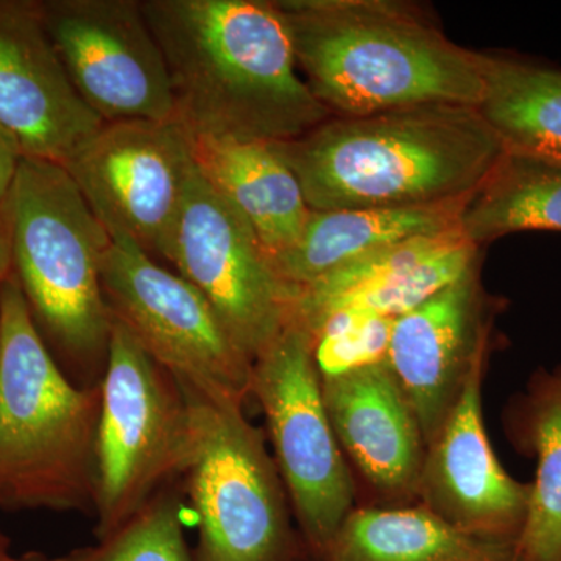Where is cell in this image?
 <instances>
[{
  "mask_svg": "<svg viewBox=\"0 0 561 561\" xmlns=\"http://www.w3.org/2000/svg\"><path fill=\"white\" fill-rule=\"evenodd\" d=\"M187 131L289 142L332 113L298 72L287 22L271 0H140Z\"/></svg>",
  "mask_w": 561,
  "mask_h": 561,
  "instance_id": "6da1fadb",
  "label": "cell"
},
{
  "mask_svg": "<svg viewBox=\"0 0 561 561\" xmlns=\"http://www.w3.org/2000/svg\"><path fill=\"white\" fill-rule=\"evenodd\" d=\"M311 210L423 208L468 197L504 146L478 106L430 103L331 117L272 144Z\"/></svg>",
  "mask_w": 561,
  "mask_h": 561,
  "instance_id": "7a4b0ae2",
  "label": "cell"
},
{
  "mask_svg": "<svg viewBox=\"0 0 561 561\" xmlns=\"http://www.w3.org/2000/svg\"><path fill=\"white\" fill-rule=\"evenodd\" d=\"M298 69L332 116L408 106H478L482 54L465 49L411 3L275 0Z\"/></svg>",
  "mask_w": 561,
  "mask_h": 561,
  "instance_id": "3957f363",
  "label": "cell"
},
{
  "mask_svg": "<svg viewBox=\"0 0 561 561\" xmlns=\"http://www.w3.org/2000/svg\"><path fill=\"white\" fill-rule=\"evenodd\" d=\"M101 386L72 381L13 271L0 284V511L94 512Z\"/></svg>",
  "mask_w": 561,
  "mask_h": 561,
  "instance_id": "277c9868",
  "label": "cell"
},
{
  "mask_svg": "<svg viewBox=\"0 0 561 561\" xmlns=\"http://www.w3.org/2000/svg\"><path fill=\"white\" fill-rule=\"evenodd\" d=\"M3 227L11 271L51 356L79 386H101L111 334L101 283L108 231L62 165L25 157Z\"/></svg>",
  "mask_w": 561,
  "mask_h": 561,
  "instance_id": "5b68a950",
  "label": "cell"
},
{
  "mask_svg": "<svg viewBox=\"0 0 561 561\" xmlns=\"http://www.w3.org/2000/svg\"><path fill=\"white\" fill-rule=\"evenodd\" d=\"M190 402L191 448L184 485L197 515L194 561H312L291 523V505L260 427L241 402Z\"/></svg>",
  "mask_w": 561,
  "mask_h": 561,
  "instance_id": "8992f818",
  "label": "cell"
},
{
  "mask_svg": "<svg viewBox=\"0 0 561 561\" xmlns=\"http://www.w3.org/2000/svg\"><path fill=\"white\" fill-rule=\"evenodd\" d=\"M190 448V402L179 381L111 319L95 442L98 540L183 476Z\"/></svg>",
  "mask_w": 561,
  "mask_h": 561,
  "instance_id": "52a82bcc",
  "label": "cell"
},
{
  "mask_svg": "<svg viewBox=\"0 0 561 561\" xmlns=\"http://www.w3.org/2000/svg\"><path fill=\"white\" fill-rule=\"evenodd\" d=\"M250 397L267 420L298 531L319 561L356 507L357 490L324 409L311 332L291 313L253 362Z\"/></svg>",
  "mask_w": 561,
  "mask_h": 561,
  "instance_id": "ba28073f",
  "label": "cell"
},
{
  "mask_svg": "<svg viewBox=\"0 0 561 561\" xmlns=\"http://www.w3.org/2000/svg\"><path fill=\"white\" fill-rule=\"evenodd\" d=\"M110 238L101 283L111 319L184 389L210 401L245 404L253 362L231 341L205 297L127 236Z\"/></svg>",
  "mask_w": 561,
  "mask_h": 561,
  "instance_id": "9c48e42d",
  "label": "cell"
},
{
  "mask_svg": "<svg viewBox=\"0 0 561 561\" xmlns=\"http://www.w3.org/2000/svg\"><path fill=\"white\" fill-rule=\"evenodd\" d=\"M165 261L209 302L251 362L284 330L297 287L276 275L260 239L194 162Z\"/></svg>",
  "mask_w": 561,
  "mask_h": 561,
  "instance_id": "30bf717a",
  "label": "cell"
},
{
  "mask_svg": "<svg viewBox=\"0 0 561 561\" xmlns=\"http://www.w3.org/2000/svg\"><path fill=\"white\" fill-rule=\"evenodd\" d=\"M62 168L110 236L165 260L194 169L180 122H108Z\"/></svg>",
  "mask_w": 561,
  "mask_h": 561,
  "instance_id": "8fae6325",
  "label": "cell"
},
{
  "mask_svg": "<svg viewBox=\"0 0 561 561\" xmlns=\"http://www.w3.org/2000/svg\"><path fill=\"white\" fill-rule=\"evenodd\" d=\"M39 5L70 83L105 124L176 121L171 76L140 0H43Z\"/></svg>",
  "mask_w": 561,
  "mask_h": 561,
  "instance_id": "7c38bea8",
  "label": "cell"
},
{
  "mask_svg": "<svg viewBox=\"0 0 561 561\" xmlns=\"http://www.w3.org/2000/svg\"><path fill=\"white\" fill-rule=\"evenodd\" d=\"M482 257L419 308L393 320L387 365L430 443L476 368L489 365L502 308L482 283Z\"/></svg>",
  "mask_w": 561,
  "mask_h": 561,
  "instance_id": "4fadbf2b",
  "label": "cell"
},
{
  "mask_svg": "<svg viewBox=\"0 0 561 561\" xmlns=\"http://www.w3.org/2000/svg\"><path fill=\"white\" fill-rule=\"evenodd\" d=\"M486 365L476 368L440 430L426 446L419 504L481 540L518 546L530 482L513 479L497 460L482 412Z\"/></svg>",
  "mask_w": 561,
  "mask_h": 561,
  "instance_id": "5bb4252c",
  "label": "cell"
},
{
  "mask_svg": "<svg viewBox=\"0 0 561 561\" xmlns=\"http://www.w3.org/2000/svg\"><path fill=\"white\" fill-rule=\"evenodd\" d=\"M105 124L70 83L36 0H0V127L22 157L66 165Z\"/></svg>",
  "mask_w": 561,
  "mask_h": 561,
  "instance_id": "9a60e30c",
  "label": "cell"
},
{
  "mask_svg": "<svg viewBox=\"0 0 561 561\" xmlns=\"http://www.w3.org/2000/svg\"><path fill=\"white\" fill-rule=\"evenodd\" d=\"M321 397L359 507L419 504L426 442L387 360L321 378Z\"/></svg>",
  "mask_w": 561,
  "mask_h": 561,
  "instance_id": "2e32d148",
  "label": "cell"
},
{
  "mask_svg": "<svg viewBox=\"0 0 561 561\" xmlns=\"http://www.w3.org/2000/svg\"><path fill=\"white\" fill-rule=\"evenodd\" d=\"M190 133L203 179L249 221L268 260L300 238L311 208L275 147L260 140Z\"/></svg>",
  "mask_w": 561,
  "mask_h": 561,
  "instance_id": "e0dca14e",
  "label": "cell"
},
{
  "mask_svg": "<svg viewBox=\"0 0 561 561\" xmlns=\"http://www.w3.org/2000/svg\"><path fill=\"white\" fill-rule=\"evenodd\" d=\"M467 198L423 208L312 210L297 242L271 257L273 268L289 286H308L370 251L459 230Z\"/></svg>",
  "mask_w": 561,
  "mask_h": 561,
  "instance_id": "ac0fdd59",
  "label": "cell"
},
{
  "mask_svg": "<svg viewBox=\"0 0 561 561\" xmlns=\"http://www.w3.org/2000/svg\"><path fill=\"white\" fill-rule=\"evenodd\" d=\"M319 561H516V546L471 537L423 504L356 505Z\"/></svg>",
  "mask_w": 561,
  "mask_h": 561,
  "instance_id": "d6986e66",
  "label": "cell"
},
{
  "mask_svg": "<svg viewBox=\"0 0 561 561\" xmlns=\"http://www.w3.org/2000/svg\"><path fill=\"white\" fill-rule=\"evenodd\" d=\"M505 426L513 446L537 460L516 561H561V367L534 373Z\"/></svg>",
  "mask_w": 561,
  "mask_h": 561,
  "instance_id": "ffe728a7",
  "label": "cell"
},
{
  "mask_svg": "<svg viewBox=\"0 0 561 561\" xmlns=\"http://www.w3.org/2000/svg\"><path fill=\"white\" fill-rule=\"evenodd\" d=\"M459 231L472 245L522 231H561V161L504 150L468 195Z\"/></svg>",
  "mask_w": 561,
  "mask_h": 561,
  "instance_id": "44dd1931",
  "label": "cell"
},
{
  "mask_svg": "<svg viewBox=\"0 0 561 561\" xmlns=\"http://www.w3.org/2000/svg\"><path fill=\"white\" fill-rule=\"evenodd\" d=\"M478 110L504 150L561 161V70L482 54Z\"/></svg>",
  "mask_w": 561,
  "mask_h": 561,
  "instance_id": "7402d4cb",
  "label": "cell"
},
{
  "mask_svg": "<svg viewBox=\"0 0 561 561\" xmlns=\"http://www.w3.org/2000/svg\"><path fill=\"white\" fill-rule=\"evenodd\" d=\"M57 561H194L181 523L180 491L164 486L110 537Z\"/></svg>",
  "mask_w": 561,
  "mask_h": 561,
  "instance_id": "603a6c76",
  "label": "cell"
},
{
  "mask_svg": "<svg viewBox=\"0 0 561 561\" xmlns=\"http://www.w3.org/2000/svg\"><path fill=\"white\" fill-rule=\"evenodd\" d=\"M393 320L357 309L328 313L311 332L313 359L321 378L386 362Z\"/></svg>",
  "mask_w": 561,
  "mask_h": 561,
  "instance_id": "cb8c5ba5",
  "label": "cell"
},
{
  "mask_svg": "<svg viewBox=\"0 0 561 561\" xmlns=\"http://www.w3.org/2000/svg\"><path fill=\"white\" fill-rule=\"evenodd\" d=\"M21 160L20 147H18V144L14 142L9 133L0 127V225L2 227L7 201H9L11 186H13L14 176H16L18 165H20Z\"/></svg>",
  "mask_w": 561,
  "mask_h": 561,
  "instance_id": "d4e9b609",
  "label": "cell"
},
{
  "mask_svg": "<svg viewBox=\"0 0 561 561\" xmlns=\"http://www.w3.org/2000/svg\"><path fill=\"white\" fill-rule=\"evenodd\" d=\"M11 254L9 239H7L5 228L0 225V284L10 275Z\"/></svg>",
  "mask_w": 561,
  "mask_h": 561,
  "instance_id": "484cf974",
  "label": "cell"
},
{
  "mask_svg": "<svg viewBox=\"0 0 561 561\" xmlns=\"http://www.w3.org/2000/svg\"><path fill=\"white\" fill-rule=\"evenodd\" d=\"M0 561H57V559H49V557L39 552H28L21 557H11L9 553V556L2 557Z\"/></svg>",
  "mask_w": 561,
  "mask_h": 561,
  "instance_id": "4316f807",
  "label": "cell"
},
{
  "mask_svg": "<svg viewBox=\"0 0 561 561\" xmlns=\"http://www.w3.org/2000/svg\"><path fill=\"white\" fill-rule=\"evenodd\" d=\"M9 549H10V540L5 537V535L0 531V559L2 557L9 556Z\"/></svg>",
  "mask_w": 561,
  "mask_h": 561,
  "instance_id": "83f0119b",
  "label": "cell"
}]
</instances>
